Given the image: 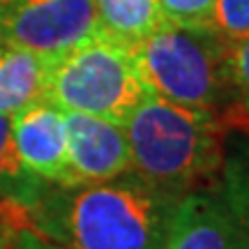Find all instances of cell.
I'll list each match as a JSON object with an SVG mask.
<instances>
[{"label": "cell", "mask_w": 249, "mask_h": 249, "mask_svg": "<svg viewBox=\"0 0 249 249\" xmlns=\"http://www.w3.org/2000/svg\"><path fill=\"white\" fill-rule=\"evenodd\" d=\"M49 182L37 178L18 157L12 136V118L0 113V205L14 214H26L44 198Z\"/></svg>", "instance_id": "obj_10"}, {"label": "cell", "mask_w": 249, "mask_h": 249, "mask_svg": "<svg viewBox=\"0 0 249 249\" xmlns=\"http://www.w3.org/2000/svg\"><path fill=\"white\" fill-rule=\"evenodd\" d=\"M14 213H9L5 210L2 205H0V249H7L12 238H14V233H17V224H14Z\"/></svg>", "instance_id": "obj_17"}, {"label": "cell", "mask_w": 249, "mask_h": 249, "mask_svg": "<svg viewBox=\"0 0 249 249\" xmlns=\"http://www.w3.org/2000/svg\"><path fill=\"white\" fill-rule=\"evenodd\" d=\"M95 18L99 35L132 49L164 23L157 0H95Z\"/></svg>", "instance_id": "obj_12"}, {"label": "cell", "mask_w": 249, "mask_h": 249, "mask_svg": "<svg viewBox=\"0 0 249 249\" xmlns=\"http://www.w3.org/2000/svg\"><path fill=\"white\" fill-rule=\"evenodd\" d=\"M219 192L240 233L245 249H249V123L233 127L226 136L222 161Z\"/></svg>", "instance_id": "obj_11"}, {"label": "cell", "mask_w": 249, "mask_h": 249, "mask_svg": "<svg viewBox=\"0 0 249 249\" xmlns=\"http://www.w3.org/2000/svg\"><path fill=\"white\" fill-rule=\"evenodd\" d=\"M71 185L104 182L132 171L124 127L108 118L65 111Z\"/></svg>", "instance_id": "obj_6"}, {"label": "cell", "mask_w": 249, "mask_h": 249, "mask_svg": "<svg viewBox=\"0 0 249 249\" xmlns=\"http://www.w3.org/2000/svg\"><path fill=\"white\" fill-rule=\"evenodd\" d=\"M51 60L0 42V113L12 116L33 99L44 97Z\"/></svg>", "instance_id": "obj_9"}, {"label": "cell", "mask_w": 249, "mask_h": 249, "mask_svg": "<svg viewBox=\"0 0 249 249\" xmlns=\"http://www.w3.org/2000/svg\"><path fill=\"white\" fill-rule=\"evenodd\" d=\"M180 196L127 171L92 185H51L28 219L58 249H164Z\"/></svg>", "instance_id": "obj_1"}, {"label": "cell", "mask_w": 249, "mask_h": 249, "mask_svg": "<svg viewBox=\"0 0 249 249\" xmlns=\"http://www.w3.org/2000/svg\"><path fill=\"white\" fill-rule=\"evenodd\" d=\"M150 95L132 46L95 35L51 60L44 97L62 111H79L123 124Z\"/></svg>", "instance_id": "obj_4"}, {"label": "cell", "mask_w": 249, "mask_h": 249, "mask_svg": "<svg viewBox=\"0 0 249 249\" xmlns=\"http://www.w3.org/2000/svg\"><path fill=\"white\" fill-rule=\"evenodd\" d=\"M7 249H58V247L53 242H49L46 238H42L39 233H35L33 229H17Z\"/></svg>", "instance_id": "obj_16"}, {"label": "cell", "mask_w": 249, "mask_h": 249, "mask_svg": "<svg viewBox=\"0 0 249 249\" xmlns=\"http://www.w3.org/2000/svg\"><path fill=\"white\" fill-rule=\"evenodd\" d=\"M9 118L21 161L49 185H71L65 111L49 97H37Z\"/></svg>", "instance_id": "obj_7"}, {"label": "cell", "mask_w": 249, "mask_h": 249, "mask_svg": "<svg viewBox=\"0 0 249 249\" xmlns=\"http://www.w3.org/2000/svg\"><path fill=\"white\" fill-rule=\"evenodd\" d=\"M164 249H245L219 185H201L180 196Z\"/></svg>", "instance_id": "obj_8"}, {"label": "cell", "mask_w": 249, "mask_h": 249, "mask_svg": "<svg viewBox=\"0 0 249 249\" xmlns=\"http://www.w3.org/2000/svg\"><path fill=\"white\" fill-rule=\"evenodd\" d=\"M134 53L152 95L224 116H247L231 79L229 44L210 28L164 21L134 46Z\"/></svg>", "instance_id": "obj_3"}, {"label": "cell", "mask_w": 249, "mask_h": 249, "mask_svg": "<svg viewBox=\"0 0 249 249\" xmlns=\"http://www.w3.org/2000/svg\"><path fill=\"white\" fill-rule=\"evenodd\" d=\"M210 30L233 44L249 35V0H214Z\"/></svg>", "instance_id": "obj_13"}, {"label": "cell", "mask_w": 249, "mask_h": 249, "mask_svg": "<svg viewBox=\"0 0 249 249\" xmlns=\"http://www.w3.org/2000/svg\"><path fill=\"white\" fill-rule=\"evenodd\" d=\"M95 33V0H0V42L49 60Z\"/></svg>", "instance_id": "obj_5"}, {"label": "cell", "mask_w": 249, "mask_h": 249, "mask_svg": "<svg viewBox=\"0 0 249 249\" xmlns=\"http://www.w3.org/2000/svg\"><path fill=\"white\" fill-rule=\"evenodd\" d=\"M229 65H231V79L238 92L242 111L249 116V35L229 44Z\"/></svg>", "instance_id": "obj_15"}, {"label": "cell", "mask_w": 249, "mask_h": 249, "mask_svg": "<svg viewBox=\"0 0 249 249\" xmlns=\"http://www.w3.org/2000/svg\"><path fill=\"white\" fill-rule=\"evenodd\" d=\"M164 21L185 28H210L214 0H157Z\"/></svg>", "instance_id": "obj_14"}, {"label": "cell", "mask_w": 249, "mask_h": 249, "mask_svg": "<svg viewBox=\"0 0 249 249\" xmlns=\"http://www.w3.org/2000/svg\"><path fill=\"white\" fill-rule=\"evenodd\" d=\"M247 116L182 107L148 95L123 123L132 171L173 194L201 187L222 169L226 136Z\"/></svg>", "instance_id": "obj_2"}]
</instances>
